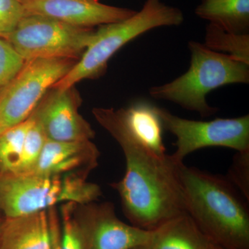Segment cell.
Returning a JSON list of instances; mask_svg holds the SVG:
<instances>
[{"label":"cell","instance_id":"cell-13","mask_svg":"<svg viewBox=\"0 0 249 249\" xmlns=\"http://www.w3.org/2000/svg\"><path fill=\"white\" fill-rule=\"evenodd\" d=\"M0 249H50L47 211L5 218L0 230Z\"/></svg>","mask_w":249,"mask_h":249},{"label":"cell","instance_id":"cell-6","mask_svg":"<svg viewBox=\"0 0 249 249\" xmlns=\"http://www.w3.org/2000/svg\"><path fill=\"white\" fill-rule=\"evenodd\" d=\"M95 31L53 18L26 14L6 37L25 61L35 59H79Z\"/></svg>","mask_w":249,"mask_h":249},{"label":"cell","instance_id":"cell-26","mask_svg":"<svg viewBox=\"0 0 249 249\" xmlns=\"http://www.w3.org/2000/svg\"><path fill=\"white\" fill-rule=\"evenodd\" d=\"M215 249H225L224 248H222V247H219V246H216Z\"/></svg>","mask_w":249,"mask_h":249},{"label":"cell","instance_id":"cell-25","mask_svg":"<svg viewBox=\"0 0 249 249\" xmlns=\"http://www.w3.org/2000/svg\"><path fill=\"white\" fill-rule=\"evenodd\" d=\"M132 249H149L148 247L147 246H142V247H136Z\"/></svg>","mask_w":249,"mask_h":249},{"label":"cell","instance_id":"cell-17","mask_svg":"<svg viewBox=\"0 0 249 249\" xmlns=\"http://www.w3.org/2000/svg\"><path fill=\"white\" fill-rule=\"evenodd\" d=\"M204 45L249 65V34H234L209 24L206 28Z\"/></svg>","mask_w":249,"mask_h":249},{"label":"cell","instance_id":"cell-18","mask_svg":"<svg viewBox=\"0 0 249 249\" xmlns=\"http://www.w3.org/2000/svg\"><path fill=\"white\" fill-rule=\"evenodd\" d=\"M30 119L31 124L24 139L18 174H28L33 171L47 140L42 125L34 114H31Z\"/></svg>","mask_w":249,"mask_h":249},{"label":"cell","instance_id":"cell-16","mask_svg":"<svg viewBox=\"0 0 249 249\" xmlns=\"http://www.w3.org/2000/svg\"><path fill=\"white\" fill-rule=\"evenodd\" d=\"M30 124L29 116L27 120L0 134V175L19 173L23 145Z\"/></svg>","mask_w":249,"mask_h":249},{"label":"cell","instance_id":"cell-4","mask_svg":"<svg viewBox=\"0 0 249 249\" xmlns=\"http://www.w3.org/2000/svg\"><path fill=\"white\" fill-rule=\"evenodd\" d=\"M183 21L178 8L162 0H146L140 11L127 19L100 26L80 59L52 88L69 89L81 80L102 74L109 59L130 41L152 29L179 26Z\"/></svg>","mask_w":249,"mask_h":249},{"label":"cell","instance_id":"cell-9","mask_svg":"<svg viewBox=\"0 0 249 249\" xmlns=\"http://www.w3.org/2000/svg\"><path fill=\"white\" fill-rule=\"evenodd\" d=\"M73 218L83 249H132L151 240L152 231L123 222L109 202L75 204Z\"/></svg>","mask_w":249,"mask_h":249},{"label":"cell","instance_id":"cell-14","mask_svg":"<svg viewBox=\"0 0 249 249\" xmlns=\"http://www.w3.org/2000/svg\"><path fill=\"white\" fill-rule=\"evenodd\" d=\"M216 246L193 218L185 213L152 231L147 247L149 249H215Z\"/></svg>","mask_w":249,"mask_h":249},{"label":"cell","instance_id":"cell-23","mask_svg":"<svg viewBox=\"0 0 249 249\" xmlns=\"http://www.w3.org/2000/svg\"><path fill=\"white\" fill-rule=\"evenodd\" d=\"M47 211L50 232V249H62L60 214L56 207L50 208Z\"/></svg>","mask_w":249,"mask_h":249},{"label":"cell","instance_id":"cell-24","mask_svg":"<svg viewBox=\"0 0 249 249\" xmlns=\"http://www.w3.org/2000/svg\"><path fill=\"white\" fill-rule=\"evenodd\" d=\"M5 218L4 216L0 213V230H1V227H2L3 224H4Z\"/></svg>","mask_w":249,"mask_h":249},{"label":"cell","instance_id":"cell-12","mask_svg":"<svg viewBox=\"0 0 249 249\" xmlns=\"http://www.w3.org/2000/svg\"><path fill=\"white\" fill-rule=\"evenodd\" d=\"M100 155L91 140L58 142L47 139L31 173L78 175L88 178L98 166Z\"/></svg>","mask_w":249,"mask_h":249},{"label":"cell","instance_id":"cell-10","mask_svg":"<svg viewBox=\"0 0 249 249\" xmlns=\"http://www.w3.org/2000/svg\"><path fill=\"white\" fill-rule=\"evenodd\" d=\"M73 88H51L32 112L49 140L74 142L94 138L92 127L78 111L81 100Z\"/></svg>","mask_w":249,"mask_h":249},{"label":"cell","instance_id":"cell-3","mask_svg":"<svg viewBox=\"0 0 249 249\" xmlns=\"http://www.w3.org/2000/svg\"><path fill=\"white\" fill-rule=\"evenodd\" d=\"M191 64L176 79L149 90L152 98L176 103L183 109L206 118L215 114L206 96L213 90L231 84H248L249 65L230 55L211 50L204 44L188 43Z\"/></svg>","mask_w":249,"mask_h":249},{"label":"cell","instance_id":"cell-20","mask_svg":"<svg viewBox=\"0 0 249 249\" xmlns=\"http://www.w3.org/2000/svg\"><path fill=\"white\" fill-rule=\"evenodd\" d=\"M226 178L249 201V151L237 152Z\"/></svg>","mask_w":249,"mask_h":249},{"label":"cell","instance_id":"cell-22","mask_svg":"<svg viewBox=\"0 0 249 249\" xmlns=\"http://www.w3.org/2000/svg\"><path fill=\"white\" fill-rule=\"evenodd\" d=\"M25 15L19 0H0V37L6 38Z\"/></svg>","mask_w":249,"mask_h":249},{"label":"cell","instance_id":"cell-21","mask_svg":"<svg viewBox=\"0 0 249 249\" xmlns=\"http://www.w3.org/2000/svg\"><path fill=\"white\" fill-rule=\"evenodd\" d=\"M74 203L61 204L60 214L61 225V249H83L79 233L73 218Z\"/></svg>","mask_w":249,"mask_h":249},{"label":"cell","instance_id":"cell-11","mask_svg":"<svg viewBox=\"0 0 249 249\" xmlns=\"http://www.w3.org/2000/svg\"><path fill=\"white\" fill-rule=\"evenodd\" d=\"M26 14L38 15L81 28L120 22L137 11L101 4L96 0H19Z\"/></svg>","mask_w":249,"mask_h":249},{"label":"cell","instance_id":"cell-5","mask_svg":"<svg viewBox=\"0 0 249 249\" xmlns=\"http://www.w3.org/2000/svg\"><path fill=\"white\" fill-rule=\"evenodd\" d=\"M101 196L100 186L81 175H0V213L6 219L37 213L65 203L89 204Z\"/></svg>","mask_w":249,"mask_h":249},{"label":"cell","instance_id":"cell-15","mask_svg":"<svg viewBox=\"0 0 249 249\" xmlns=\"http://www.w3.org/2000/svg\"><path fill=\"white\" fill-rule=\"evenodd\" d=\"M195 12L229 32L249 34V0H201Z\"/></svg>","mask_w":249,"mask_h":249},{"label":"cell","instance_id":"cell-7","mask_svg":"<svg viewBox=\"0 0 249 249\" xmlns=\"http://www.w3.org/2000/svg\"><path fill=\"white\" fill-rule=\"evenodd\" d=\"M74 59H35L0 93V134L27 120L42 98L70 71Z\"/></svg>","mask_w":249,"mask_h":249},{"label":"cell","instance_id":"cell-1","mask_svg":"<svg viewBox=\"0 0 249 249\" xmlns=\"http://www.w3.org/2000/svg\"><path fill=\"white\" fill-rule=\"evenodd\" d=\"M124 152L126 169L111 183L120 196L124 215L134 227L153 231L174 217L188 213L178 165L116 129H108Z\"/></svg>","mask_w":249,"mask_h":249},{"label":"cell","instance_id":"cell-2","mask_svg":"<svg viewBox=\"0 0 249 249\" xmlns=\"http://www.w3.org/2000/svg\"><path fill=\"white\" fill-rule=\"evenodd\" d=\"M178 171L187 213L201 231L222 248L249 249L248 206L235 187L183 163Z\"/></svg>","mask_w":249,"mask_h":249},{"label":"cell","instance_id":"cell-19","mask_svg":"<svg viewBox=\"0 0 249 249\" xmlns=\"http://www.w3.org/2000/svg\"><path fill=\"white\" fill-rule=\"evenodd\" d=\"M25 62L9 41L0 37V93L16 78Z\"/></svg>","mask_w":249,"mask_h":249},{"label":"cell","instance_id":"cell-8","mask_svg":"<svg viewBox=\"0 0 249 249\" xmlns=\"http://www.w3.org/2000/svg\"><path fill=\"white\" fill-rule=\"evenodd\" d=\"M163 128L176 137V151L170 155L177 163L192 152L207 147H225L249 151V116L210 121L189 120L157 107Z\"/></svg>","mask_w":249,"mask_h":249}]
</instances>
